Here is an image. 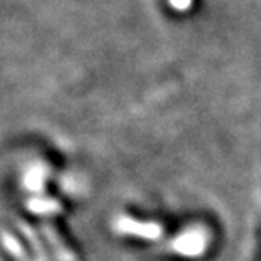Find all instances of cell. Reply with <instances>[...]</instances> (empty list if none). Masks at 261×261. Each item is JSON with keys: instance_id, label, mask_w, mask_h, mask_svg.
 I'll return each mask as SVG.
<instances>
[{"instance_id": "cell-3", "label": "cell", "mask_w": 261, "mask_h": 261, "mask_svg": "<svg viewBox=\"0 0 261 261\" xmlns=\"http://www.w3.org/2000/svg\"><path fill=\"white\" fill-rule=\"evenodd\" d=\"M48 180V166L43 161H34L25 166L22 175V187L28 192L39 194L44 189V184Z\"/></svg>"}, {"instance_id": "cell-1", "label": "cell", "mask_w": 261, "mask_h": 261, "mask_svg": "<svg viewBox=\"0 0 261 261\" xmlns=\"http://www.w3.org/2000/svg\"><path fill=\"white\" fill-rule=\"evenodd\" d=\"M114 231L119 234H130L143 239H158L163 234V227L156 222H141L129 216H117L112 222Z\"/></svg>"}, {"instance_id": "cell-7", "label": "cell", "mask_w": 261, "mask_h": 261, "mask_svg": "<svg viewBox=\"0 0 261 261\" xmlns=\"http://www.w3.org/2000/svg\"><path fill=\"white\" fill-rule=\"evenodd\" d=\"M17 227L20 229V232L24 234L25 239H28V243L31 244L36 259H38V261H48V254H46V249L43 246V243H41L38 232H36L34 229L31 227L28 222H24V221H17Z\"/></svg>"}, {"instance_id": "cell-4", "label": "cell", "mask_w": 261, "mask_h": 261, "mask_svg": "<svg viewBox=\"0 0 261 261\" xmlns=\"http://www.w3.org/2000/svg\"><path fill=\"white\" fill-rule=\"evenodd\" d=\"M41 231H43V234H44L46 243H48L49 248L53 249V254H55L56 261H76L75 253L66 248L63 239L60 238V234L56 232V229L51 226V224L43 222L41 224Z\"/></svg>"}, {"instance_id": "cell-8", "label": "cell", "mask_w": 261, "mask_h": 261, "mask_svg": "<svg viewBox=\"0 0 261 261\" xmlns=\"http://www.w3.org/2000/svg\"><path fill=\"white\" fill-rule=\"evenodd\" d=\"M190 2H192V0H170V4L173 5L175 9H178V10L189 9L190 7Z\"/></svg>"}, {"instance_id": "cell-6", "label": "cell", "mask_w": 261, "mask_h": 261, "mask_svg": "<svg viewBox=\"0 0 261 261\" xmlns=\"http://www.w3.org/2000/svg\"><path fill=\"white\" fill-rule=\"evenodd\" d=\"M0 241H2V246L7 249V253L15 261H38L36 258L29 256L24 246L19 243V239L15 238L12 232H9L7 229H0Z\"/></svg>"}, {"instance_id": "cell-2", "label": "cell", "mask_w": 261, "mask_h": 261, "mask_svg": "<svg viewBox=\"0 0 261 261\" xmlns=\"http://www.w3.org/2000/svg\"><path fill=\"white\" fill-rule=\"evenodd\" d=\"M171 248L178 254H184V256H189V258L198 256V254H202L203 249H205V236H203L202 231L189 229V231L181 232L180 236L171 243Z\"/></svg>"}, {"instance_id": "cell-5", "label": "cell", "mask_w": 261, "mask_h": 261, "mask_svg": "<svg viewBox=\"0 0 261 261\" xmlns=\"http://www.w3.org/2000/svg\"><path fill=\"white\" fill-rule=\"evenodd\" d=\"M28 211L39 214V216H53V214H60L63 211V205L51 197H33L25 202Z\"/></svg>"}]
</instances>
